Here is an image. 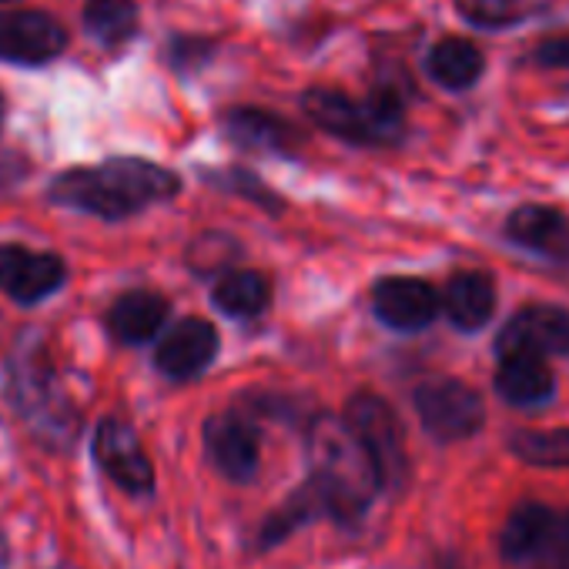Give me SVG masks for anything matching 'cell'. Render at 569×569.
I'll list each match as a JSON object with an SVG mask.
<instances>
[{
	"label": "cell",
	"instance_id": "cell-26",
	"mask_svg": "<svg viewBox=\"0 0 569 569\" xmlns=\"http://www.w3.org/2000/svg\"><path fill=\"white\" fill-rule=\"evenodd\" d=\"M512 459L536 469H569V426L556 429H512L506 436Z\"/></svg>",
	"mask_w": 569,
	"mask_h": 569
},
{
	"label": "cell",
	"instance_id": "cell-3",
	"mask_svg": "<svg viewBox=\"0 0 569 569\" xmlns=\"http://www.w3.org/2000/svg\"><path fill=\"white\" fill-rule=\"evenodd\" d=\"M416 84L409 71L382 74L366 98H352L339 88L312 84L299 94L302 114L329 138L352 148H402L409 138V101Z\"/></svg>",
	"mask_w": 569,
	"mask_h": 569
},
{
	"label": "cell",
	"instance_id": "cell-25",
	"mask_svg": "<svg viewBox=\"0 0 569 569\" xmlns=\"http://www.w3.org/2000/svg\"><path fill=\"white\" fill-rule=\"evenodd\" d=\"M556 0H456V14L476 31H506L536 21Z\"/></svg>",
	"mask_w": 569,
	"mask_h": 569
},
{
	"label": "cell",
	"instance_id": "cell-29",
	"mask_svg": "<svg viewBox=\"0 0 569 569\" xmlns=\"http://www.w3.org/2000/svg\"><path fill=\"white\" fill-rule=\"evenodd\" d=\"M218 38L208 34H171L164 44V64L178 74V78H198L204 68L214 64L218 58Z\"/></svg>",
	"mask_w": 569,
	"mask_h": 569
},
{
	"label": "cell",
	"instance_id": "cell-27",
	"mask_svg": "<svg viewBox=\"0 0 569 569\" xmlns=\"http://www.w3.org/2000/svg\"><path fill=\"white\" fill-rule=\"evenodd\" d=\"M244 258V244L228 231H201L184 248V264L194 278H221L224 271L238 268Z\"/></svg>",
	"mask_w": 569,
	"mask_h": 569
},
{
	"label": "cell",
	"instance_id": "cell-23",
	"mask_svg": "<svg viewBox=\"0 0 569 569\" xmlns=\"http://www.w3.org/2000/svg\"><path fill=\"white\" fill-rule=\"evenodd\" d=\"M198 178H201L208 188L221 191V194H231V198L248 201L251 208H258V211L268 214V218H278V214L289 211V201L281 198V191L271 188V184H268L254 168H248V164L198 168Z\"/></svg>",
	"mask_w": 569,
	"mask_h": 569
},
{
	"label": "cell",
	"instance_id": "cell-4",
	"mask_svg": "<svg viewBox=\"0 0 569 569\" xmlns=\"http://www.w3.org/2000/svg\"><path fill=\"white\" fill-rule=\"evenodd\" d=\"M8 402L31 436L48 449H74L81 409L64 392L51 352L38 332H28L8 359Z\"/></svg>",
	"mask_w": 569,
	"mask_h": 569
},
{
	"label": "cell",
	"instance_id": "cell-28",
	"mask_svg": "<svg viewBox=\"0 0 569 569\" xmlns=\"http://www.w3.org/2000/svg\"><path fill=\"white\" fill-rule=\"evenodd\" d=\"M238 406H244L251 416H258L261 422H281V426H292V429H306L312 422V416L319 412L309 399L296 396V392H271V389H248L234 399Z\"/></svg>",
	"mask_w": 569,
	"mask_h": 569
},
{
	"label": "cell",
	"instance_id": "cell-32",
	"mask_svg": "<svg viewBox=\"0 0 569 569\" xmlns=\"http://www.w3.org/2000/svg\"><path fill=\"white\" fill-rule=\"evenodd\" d=\"M4 121H8V98L0 91V131H4Z\"/></svg>",
	"mask_w": 569,
	"mask_h": 569
},
{
	"label": "cell",
	"instance_id": "cell-31",
	"mask_svg": "<svg viewBox=\"0 0 569 569\" xmlns=\"http://www.w3.org/2000/svg\"><path fill=\"white\" fill-rule=\"evenodd\" d=\"M11 559H14V549H11V536L0 522V569H11Z\"/></svg>",
	"mask_w": 569,
	"mask_h": 569
},
{
	"label": "cell",
	"instance_id": "cell-20",
	"mask_svg": "<svg viewBox=\"0 0 569 569\" xmlns=\"http://www.w3.org/2000/svg\"><path fill=\"white\" fill-rule=\"evenodd\" d=\"M492 392L509 409L536 412V409H546L556 399L559 382H556V372L549 369L546 359H539V356H506L496 366Z\"/></svg>",
	"mask_w": 569,
	"mask_h": 569
},
{
	"label": "cell",
	"instance_id": "cell-18",
	"mask_svg": "<svg viewBox=\"0 0 569 569\" xmlns=\"http://www.w3.org/2000/svg\"><path fill=\"white\" fill-rule=\"evenodd\" d=\"M499 306L496 278L482 268H459L442 284V316L462 336L482 332Z\"/></svg>",
	"mask_w": 569,
	"mask_h": 569
},
{
	"label": "cell",
	"instance_id": "cell-30",
	"mask_svg": "<svg viewBox=\"0 0 569 569\" xmlns=\"http://www.w3.org/2000/svg\"><path fill=\"white\" fill-rule=\"evenodd\" d=\"M522 64L542 68V71H569V34L542 38L536 48H529V54L522 58Z\"/></svg>",
	"mask_w": 569,
	"mask_h": 569
},
{
	"label": "cell",
	"instance_id": "cell-17",
	"mask_svg": "<svg viewBox=\"0 0 569 569\" xmlns=\"http://www.w3.org/2000/svg\"><path fill=\"white\" fill-rule=\"evenodd\" d=\"M322 519L332 522V506H329L326 492L306 476L271 512L261 516V522L254 526V536H251V549L254 552H271V549L289 542L296 532H302V529H309V526H316Z\"/></svg>",
	"mask_w": 569,
	"mask_h": 569
},
{
	"label": "cell",
	"instance_id": "cell-6",
	"mask_svg": "<svg viewBox=\"0 0 569 569\" xmlns=\"http://www.w3.org/2000/svg\"><path fill=\"white\" fill-rule=\"evenodd\" d=\"M412 409L422 432L439 446L469 442L486 429V399L476 386L456 376H432L412 389Z\"/></svg>",
	"mask_w": 569,
	"mask_h": 569
},
{
	"label": "cell",
	"instance_id": "cell-2",
	"mask_svg": "<svg viewBox=\"0 0 569 569\" xmlns=\"http://www.w3.org/2000/svg\"><path fill=\"white\" fill-rule=\"evenodd\" d=\"M302 442L309 479L326 492L332 506V522H339L342 529H356L372 512L376 499L386 496V482L369 446L346 416L322 409L302 429Z\"/></svg>",
	"mask_w": 569,
	"mask_h": 569
},
{
	"label": "cell",
	"instance_id": "cell-11",
	"mask_svg": "<svg viewBox=\"0 0 569 569\" xmlns=\"http://www.w3.org/2000/svg\"><path fill=\"white\" fill-rule=\"evenodd\" d=\"M496 359L506 356H539V359H566L569 356V309L532 302L516 309L492 339Z\"/></svg>",
	"mask_w": 569,
	"mask_h": 569
},
{
	"label": "cell",
	"instance_id": "cell-15",
	"mask_svg": "<svg viewBox=\"0 0 569 569\" xmlns=\"http://www.w3.org/2000/svg\"><path fill=\"white\" fill-rule=\"evenodd\" d=\"M218 352H221L218 329L201 316H184L161 332L154 346V369L168 382L178 386L194 382L218 362Z\"/></svg>",
	"mask_w": 569,
	"mask_h": 569
},
{
	"label": "cell",
	"instance_id": "cell-10",
	"mask_svg": "<svg viewBox=\"0 0 569 569\" xmlns=\"http://www.w3.org/2000/svg\"><path fill=\"white\" fill-rule=\"evenodd\" d=\"M218 131L231 148L244 154L281 161H296L309 141L292 118L261 104H228L224 111H218Z\"/></svg>",
	"mask_w": 569,
	"mask_h": 569
},
{
	"label": "cell",
	"instance_id": "cell-33",
	"mask_svg": "<svg viewBox=\"0 0 569 569\" xmlns=\"http://www.w3.org/2000/svg\"><path fill=\"white\" fill-rule=\"evenodd\" d=\"M436 569H459V566H456V562H452V559H446V562H439V566H436Z\"/></svg>",
	"mask_w": 569,
	"mask_h": 569
},
{
	"label": "cell",
	"instance_id": "cell-14",
	"mask_svg": "<svg viewBox=\"0 0 569 569\" xmlns=\"http://www.w3.org/2000/svg\"><path fill=\"white\" fill-rule=\"evenodd\" d=\"M68 28L48 11H0V64L44 68L68 51Z\"/></svg>",
	"mask_w": 569,
	"mask_h": 569
},
{
	"label": "cell",
	"instance_id": "cell-8",
	"mask_svg": "<svg viewBox=\"0 0 569 569\" xmlns=\"http://www.w3.org/2000/svg\"><path fill=\"white\" fill-rule=\"evenodd\" d=\"M201 449L208 466L231 486H248L261 469V419L244 406L211 412L201 422Z\"/></svg>",
	"mask_w": 569,
	"mask_h": 569
},
{
	"label": "cell",
	"instance_id": "cell-19",
	"mask_svg": "<svg viewBox=\"0 0 569 569\" xmlns=\"http://www.w3.org/2000/svg\"><path fill=\"white\" fill-rule=\"evenodd\" d=\"M168 322H171V302H168V296H161L154 289H128V292H121L111 302L108 316H104V326H108L111 339L118 346H131V349L161 339Z\"/></svg>",
	"mask_w": 569,
	"mask_h": 569
},
{
	"label": "cell",
	"instance_id": "cell-34",
	"mask_svg": "<svg viewBox=\"0 0 569 569\" xmlns=\"http://www.w3.org/2000/svg\"><path fill=\"white\" fill-rule=\"evenodd\" d=\"M0 4H18V0H0Z\"/></svg>",
	"mask_w": 569,
	"mask_h": 569
},
{
	"label": "cell",
	"instance_id": "cell-9",
	"mask_svg": "<svg viewBox=\"0 0 569 569\" xmlns=\"http://www.w3.org/2000/svg\"><path fill=\"white\" fill-rule=\"evenodd\" d=\"M91 459L94 466L131 499H151L158 489L154 462L138 436V429L121 416L98 419L91 432Z\"/></svg>",
	"mask_w": 569,
	"mask_h": 569
},
{
	"label": "cell",
	"instance_id": "cell-21",
	"mask_svg": "<svg viewBox=\"0 0 569 569\" xmlns=\"http://www.w3.org/2000/svg\"><path fill=\"white\" fill-rule=\"evenodd\" d=\"M274 281L258 268H231L211 284V306L234 322H254L271 309Z\"/></svg>",
	"mask_w": 569,
	"mask_h": 569
},
{
	"label": "cell",
	"instance_id": "cell-13",
	"mask_svg": "<svg viewBox=\"0 0 569 569\" xmlns=\"http://www.w3.org/2000/svg\"><path fill=\"white\" fill-rule=\"evenodd\" d=\"M71 271L58 251H38L21 241L0 244V292L14 306H41L68 284Z\"/></svg>",
	"mask_w": 569,
	"mask_h": 569
},
{
	"label": "cell",
	"instance_id": "cell-1",
	"mask_svg": "<svg viewBox=\"0 0 569 569\" xmlns=\"http://www.w3.org/2000/svg\"><path fill=\"white\" fill-rule=\"evenodd\" d=\"M181 188L184 181L178 171L151 158L118 154L98 164L58 171L48 184V201L101 221H128L144 214L148 208L174 201Z\"/></svg>",
	"mask_w": 569,
	"mask_h": 569
},
{
	"label": "cell",
	"instance_id": "cell-5",
	"mask_svg": "<svg viewBox=\"0 0 569 569\" xmlns=\"http://www.w3.org/2000/svg\"><path fill=\"white\" fill-rule=\"evenodd\" d=\"M499 556L509 569H569V506L519 499L499 529Z\"/></svg>",
	"mask_w": 569,
	"mask_h": 569
},
{
	"label": "cell",
	"instance_id": "cell-22",
	"mask_svg": "<svg viewBox=\"0 0 569 569\" xmlns=\"http://www.w3.org/2000/svg\"><path fill=\"white\" fill-rule=\"evenodd\" d=\"M422 71L436 88H442L449 94H462V91H472L482 81L486 54L469 38H442L426 51Z\"/></svg>",
	"mask_w": 569,
	"mask_h": 569
},
{
	"label": "cell",
	"instance_id": "cell-24",
	"mask_svg": "<svg viewBox=\"0 0 569 569\" xmlns=\"http://www.w3.org/2000/svg\"><path fill=\"white\" fill-rule=\"evenodd\" d=\"M84 31L108 51H121L141 31L138 0H84Z\"/></svg>",
	"mask_w": 569,
	"mask_h": 569
},
{
	"label": "cell",
	"instance_id": "cell-7",
	"mask_svg": "<svg viewBox=\"0 0 569 569\" xmlns=\"http://www.w3.org/2000/svg\"><path fill=\"white\" fill-rule=\"evenodd\" d=\"M342 416L349 419V426L362 436V442L369 446L382 482H386V496H399L409 486V449H406V432H402V419L392 409L389 399H382L379 392L359 389L349 396Z\"/></svg>",
	"mask_w": 569,
	"mask_h": 569
},
{
	"label": "cell",
	"instance_id": "cell-12",
	"mask_svg": "<svg viewBox=\"0 0 569 569\" xmlns=\"http://www.w3.org/2000/svg\"><path fill=\"white\" fill-rule=\"evenodd\" d=\"M372 316L379 326L399 336L426 332L442 316V289L416 274H386L369 292Z\"/></svg>",
	"mask_w": 569,
	"mask_h": 569
},
{
	"label": "cell",
	"instance_id": "cell-16",
	"mask_svg": "<svg viewBox=\"0 0 569 569\" xmlns=\"http://www.w3.org/2000/svg\"><path fill=\"white\" fill-rule=\"evenodd\" d=\"M506 244L569 271V211L526 201L502 218Z\"/></svg>",
	"mask_w": 569,
	"mask_h": 569
}]
</instances>
